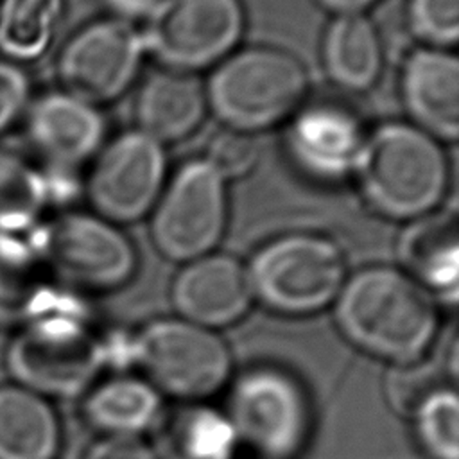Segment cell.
<instances>
[{"label":"cell","instance_id":"obj_5","mask_svg":"<svg viewBox=\"0 0 459 459\" xmlns=\"http://www.w3.org/2000/svg\"><path fill=\"white\" fill-rule=\"evenodd\" d=\"M253 298L285 316H308L333 305L346 264L339 246L314 233H289L260 246L246 265Z\"/></svg>","mask_w":459,"mask_h":459},{"label":"cell","instance_id":"obj_33","mask_svg":"<svg viewBox=\"0 0 459 459\" xmlns=\"http://www.w3.org/2000/svg\"><path fill=\"white\" fill-rule=\"evenodd\" d=\"M325 9L335 14H362L377 0H317Z\"/></svg>","mask_w":459,"mask_h":459},{"label":"cell","instance_id":"obj_3","mask_svg":"<svg viewBox=\"0 0 459 459\" xmlns=\"http://www.w3.org/2000/svg\"><path fill=\"white\" fill-rule=\"evenodd\" d=\"M5 364L18 385L41 396L72 398L86 393L104 369L102 341L66 303L22 325Z\"/></svg>","mask_w":459,"mask_h":459},{"label":"cell","instance_id":"obj_1","mask_svg":"<svg viewBox=\"0 0 459 459\" xmlns=\"http://www.w3.org/2000/svg\"><path fill=\"white\" fill-rule=\"evenodd\" d=\"M333 316L341 333L360 351L403 366L421 360L436 339V298L402 269L371 265L344 280Z\"/></svg>","mask_w":459,"mask_h":459},{"label":"cell","instance_id":"obj_15","mask_svg":"<svg viewBox=\"0 0 459 459\" xmlns=\"http://www.w3.org/2000/svg\"><path fill=\"white\" fill-rule=\"evenodd\" d=\"M27 136L54 169H72L99 151L104 120L97 106L65 90L50 91L29 108Z\"/></svg>","mask_w":459,"mask_h":459},{"label":"cell","instance_id":"obj_29","mask_svg":"<svg viewBox=\"0 0 459 459\" xmlns=\"http://www.w3.org/2000/svg\"><path fill=\"white\" fill-rule=\"evenodd\" d=\"M258 142L253 134L226 127L210 140L203 160H206L215 172L228 181L249 174L258 161Z\"/></svg>","mask_w":459,"mask_h":459},{"label":"cell","instance_id":"obj_4","mask_svg":"<svg viewBox=\"0 0 459 459\" xmlns=\"http://www.w3.org/2000/svg\"><path fill=\"white\" fill-rule=\"evenodd\" d=\"M307 86V72L292 54L249 47L222 59L204 91L208 108L228 129L251 134L294 113Z\"/></svg>","mask_w":459,"mask_h":459},{"label":"cell","instance_id":"obj_10","mask_svg":"<svg viewBox=\"0 0 459 459\" xmlns=\"http://www.w3.org/2000/svg\"><path fill=\"white\" fill-rule=\"evenodd\" d=\"M226 219V179L206 160H190L163 186L152 208L151 237L163 256L190 262L213 251Z\"/></svg>","mask_w":459,"mask_h":459},{"label":"cell","instance_id":"obj_22","mask_svg":"<svg viewBox=\"0 0 459 459\" xmlns=\"http://www.w3.org/2000/svg\"><path fill=\"white\" fill-rule=\"evenodd\" d=\"M321 56L326 75L346 91L369 90L382 72V39L364 14H337L325 30Z\"/></svg>","mask_w":459,"mask_h":459},{"label":"cell","instance_id":"obj_19","mask_svg":"<svg viewBox=\"0 0 459 459\" xmlns=\"http://www.w3.org/2000/svg\"><path fill=\"white\" fill-rule=\"evenodd\" d=\"M152 430L158 459H233L240 446L228 416L201 402L163 411Z\"/></svg>","mask_w":459,"mask_h":459},{"label":"cell","instance_id":"obj_8","mask_svg":"<svg viewBox=\"0 0 459 459\" xmlns=\"http://www.w3.org/2000/svg\"><path fill=\"white\" fill-rule=\"evenodd\" d=\"M244 27L240 0H160L140 34L167 70L190 74L226 59Z\"/></svg>","mask_w":459,"mask_h":459},{"label":"cell","instance_id":"obj_26","mask_svg":"<svg viewBox=\"0 0 459 459\" xmlns=\"http://www.w3.org/2000/svg\"><path fill=\"white\" fill-rule=\"evenodd\" d=\"M411 420L416 441L430 459H459V400L454 387L429 394Z\"/></svg>","mask_w":459,"mask_h":459},{"label":"cell","instance_id":"obj_2","mask_svg":"<svg viewBox=\"0 0 459 459\" xmlns=\"http://www.w3.org/2000/svg\"><path fill=\"white\" fill-rule=\"evenodd\" d=\"M353 172L368 204L398 221L434 212L448 188V160L439 140L414 124L385 122L366 134Z\"/></svg>","mask_w":459,"mask_h":459},{"label":"cell","instance_id":"obj_25","mask_svg":"<svg viewBox=\"0 0 459 459\" xmlns=\"http://www.w3.org/2000/svg\"><path fill=\"white\" fill-rule=\"evenodd\" d=\"M48 201L45 174L20 154L0 149V233L30 230Z\"/></svg>","mask_w":459,"mask_h":459},{"label":"cell","instance_id":"obj_30","mask_svg":"<svg viewBox=\"0 0 459 459\" xmlns=\"http://www.w3.org/2000/svg\"><path fill=\"white\" fill-rule=\"evenodd\" d=\"M29 79L9 59H0V134L23 113L29 102Z\"/></svg>","mask_w":459,"mask_h":459},{"label":"cell","instance_id":"obj_28","mask_svg":"<svg viewBox=\"0 0 459 459\" xmlns=\"http://www.w3.org/2000/svg\"><path fill=\"white\" fill-rule=\"evenodd\" d=\"M407 22L429 47H452L459 39V0H409Z\"/></svg>","mask_w":459,"mask_h":459},{"label":"cell","instance_id":"obj_9","mask_svg":"<svg viewBox=\"0 0 459 459\" xmlns=\"http://www.w3.org/2000/svg\"><path fill=\"white\" fill-rule=\"evenodd\" d=\"M29 244L48 271L90 290L118 289L136 269L131 240L99 215H57L41 224Z\"/></svg>","mask_w":459,"mask_h":459},{"label":"cell","instance_id":"obj_18","mask_svg":"<svg viewBox=\"0 0 459 459\" xmlns=\"http://www.w3.org/2000/svg\"><path fill=\"white\" fill-rule=\"evenodd\" d=\"M206 91L197 77L176 70L151 74L134 102L138 131L165 142L188 136L203 122L206 113Z\"/></svg>","mask_w":459,"mask_h":459},{"label":"cell","instance_id":"obj_17","mask_svg":"<svg viewBox=\"0 0 459 459\" xmlns=\"http://www.w3.org/2000/svg\"><path fill=\"white\" fill-rule=\"evenodd\" d=\"M403 273L434 298L454 303L459 287L457 219L454 212H430L411 221L398 240Z\"/></svg>","mask_w":459,"mask_h":459},{"label":"cell","instance_id":"obj_12","mask_svg":"<svg viewBox=\"0 0 459 459\" xmlns=\"http://www.w3.org/2000/svg\"><path fill=\"white\" fill-rule=\"evenodd\" d=\"M163 143L134 129L118 134L99 154L88 178V195L99 217L133 222L147 215L165 185Z\"/></svg>","mask_w":459,"mask_h":459},{"label":"cell","instance_id":"obj_32","mask_svg":"<svg viewBox=\"0 0 459 459\" xmlns=\"http://www.w3.org/2000/svg\"><path fill=\"white\" fill-rule=\"evenodd\" d=\"M160 0H104L106 7L111 11L113 18L124 22L145 20Z\"/></svg>","mask_w":459,"mask_h":459},{"label":"cell","instance_id":"obj_16","mask_svg":"<svg viewBox=\"0 0 459 459\" xmlns=\"http://www.w3.org/2000/svg\"><path fill=\"white\" fill-rule=\"evenodd\" d=\"M402 100L416 127L436 140L454 142L459 133V63L445 48L411 52L400 75Z\"/></svg>","mask_w":459,"mask_h":459},{"label":"cell","instance_id":"obj_7","mask_svg":"<svg viewBox=\"0 0 459 459\" xmlns=\"http://www.w3.org/2000/svg\"><path fill=\"white\" fill-rule=\"evenodd\" d=\"M224 414L238 445L260 459H294L312 425L307 391L294 375L273 366L240 373L231 382Z\"/></svg>","mask_w":459,"mask_h":459},{"label":"cell","instance_id":"obj_14","mask_svg":"<svg viewBox=\"0 0 459 459\" xmlns=\"http://www.w3.org/2000/svg\"><path fill=\"white\" fill-rule=\"evenodd\" d=\"M364 136L351 111L319 102L294 117L287 131V149L303 172L330 181L353 172Z\"/></svg>","mask_w":459,"mask_h":459},{"label":"cell","instance_id":"obj_21","mask_svg":"<svg viewBox=\"0 0 459 459\" xmlns=\"http://www.w3.org/2000/svg\"><path fill=\"white\" fill-rule=\"evenodd\" d=\"M47 273L29 242L0 233V325H25L66 305L52 289Z\"/></svg>","mask_w":459,"mask_h":459},{"label":"cell","instance_id":"obj_31","mask_svg":"<svg viewBox=\"0 0 459 459\" xmlns=\"http://www.w3.org/2000/svg\"><path fill=\"white\" fill-rule=\"evenodd\" d=\"M84 459H158L152 446L138 436H100Z\"/></svg>","mask_w":459,"mask_h":459},{"label":"cell","instance_id":"obj_24","mask_svg":"<svg viewBox=\"0 0 459 459\" xmlns=\"http://www.w3.org/2000/svg\"><path fill=\"white\" fill-rule=\"evenodd\" d=\"M65 0H0V52L9 61L38 59L50 45Z\"/></svg>","mask_w":459,"mask_h":459},{"label":"cell","instance_id":"obj_13","mask_svg":"<svg viewBox=\"0 0 459 459\" xmlns=\"http://www.w3.org/2000/svg\"><path fill=\"white\" fill-rule=\"evenodd\" d=\"M170 299L178 317L217 332L242 319L255 298L246 265L235 256L208 253L178 273Z\"/></svg>","mask_w":459,"mask_h":459},{"label":"cell","instance_id":"obj_23","mask_svg":"<svg viewBox=\"0 0 459 459\" xmlns=\"http://www.w3.org/2000/svg\"><path fill=\"white\" fill-rule=\"evenodd\" d=\"M59 420L48 400L22 385L0 387V459H54Z\"/></svg>","mask_w":459,"mask_h":459},{"label":"cell","instance_id":"obj_11","mask_svg":"<svg viewBox=\"0 0 459 459\" xmlns=\"http://www.w3.org/2000/svg\"><path fill=\"white\" fill-rule=\"evenodd\" d=\"M143 52L142 34L129 22L99 20L66 41L57 75L65 91L97 106L115 100L133 84Z\"/></svg>","mask_w":459,"mask_h":459},{"label":"cell","instance_id":"obj_20","mask_svg":"<svg viewBox=\"0 0 459 459\" xmlns=\"http://www.w3.org/2000/svg\"><path fill=\"white\" fill-rule=\"evenodd\" d=\"M84 418L100 436H138L152 430L163 405L161 394L138 375L115 373L84 393Z\"/></svg>","mask_w":459,"mask_h":459},{"label":"cell","instance_id":"obj_27","mask_svg":"<svg viewBox=\"0 0 459 459\" xmlns=\"http://www.w3.org/2000/svg\"><path fill=\"white\" fill-rule=\"evenodd\" d=\"M445 385L439 371L430 364H423V359L412 364L391 366L385 373V396L389 405L409 420L429 394Z\"/></svg>","mask_w":459,"mask_h":459},{"label":"cell","instance_id":"obj_6","mask_svg":"<svg viewBox=\"0 0 459 459\" xmlns=\"http://www.w3.org/2000/svg\"><path fill=\"white\" fill-rule=\"evenodd\" d=\"M133 341L134 368L160 394L201 402L231 377V353L224 339L181 317L151 321Z\"/></svg>","mask_w":459,"mask_h":459}]
</instances>
